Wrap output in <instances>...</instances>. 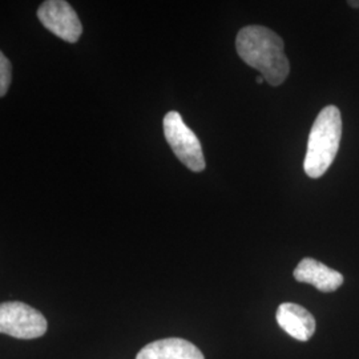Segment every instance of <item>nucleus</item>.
<instances>
[{"mask_svg": "<svg viewBox=\"0 0 359 359\" xmlns=\"http://www.w3.org/2000/svg\"><path fill=\"white\" fill-rule=\"evenodd\" d=\"M236 48L245 63L261 72L270 86H281L290 72L283 39L269 28L248 26L240 29Z\"/></svg>", "mask_w": 359, "mask_h": 359, "instance_id": "f257e3e1", "label": "nucleus"}, {"mask_svg": "<svg viewBox=\"0 0 359 359\" xmlns=\"http://www.w3.org/2000/svg\"><path fill=\"white\" fill-rule=\"evenodd\" d=\"M342 137V117L337 107L327 105L317 116L310 135L304 169L309 177L320 179L333 164Z\"/></svg>", "mask_w": 359, "mask_h": 359, "instance_id": "f03ea898", "label": "nucleus"}, {"mask_svg": "<svg viewBox=\"0 0 359 359\" xmlns=\"http://www.w3.org/2000/svg\"><path fill=\"white\" fill-rule=\"evenodd\" d=\"M164 136L180 161L193 172L205 169V158L200 140L179 112L170 111L164 117Z\"/></svg>", "mask_w": 359, "mask_h": 359, "instance_id": "7ed1b4c3", "label": "nucleus"}, {"mask_svg": "<svg viewBox=\"0 0 359 359\" xmlns=\"http://www.w3.org/2000/svg\"><path fill=\"white\" fill-rule=\"evenodd\" d=\"M47 332V320L23 302L0 304V334L19 339H35Z\"/></svg>", "mask_w": 359, "mask_h": 359, "instance_id": "20e7f679", "label": "nucleus"}, {"mask_svg": "<svg viewBox=\"0 0 359 359\" xmlns=\"http://www.w3.org/2000/svg\"><path fill=\"white\" fill-rule=\"evenodd\" d=\"M39 20L57 38L76 43L81 36L83 26L75 10L63 0L44 1L38 10Z\"/></svg>", "mask_w": 359, "mask_h": 359, "instance_id": "39448f33", "label": "nucleus"}, {"mask_svg": "<svg viewBox=\"0 0 359 359\" xmlns=\"http://www.w3.org/2000/svg\"><path fill=\"white\" fill-rule=\"evenodd\" d=\"M298 283H310L323 293H332L344 283V276L314 258H304L294 270Z\"/></svg>", "mask_w": 359, "mask_h": 359, "instance_id": "423d86ee", "label": "nucleus"}, {"mask_svg": "<svg viewBox=\"0 0 359 359\" xmlns=\"http://www.w3.org/2000/svg\"><path fill=\"white\" fill-rule=\"evenodd\" d=\"M276 318L283 332L298 341L306 342L316 332L314 317L301 305L285 302L277 310Z\"/></svg>", "mask_w": 359, "mask_h": 359, "instance_id": "0eeeda50", "label": "nucleus"}, {"mask_svg": "<svg viewBox=\"0 0 359 359\" xmlns=\"http://www.w3.org/2000/svg\"><path fill=\"white\" fill-rule=\"evenodd\" d=\"M136 359H205V357L189 341L165 338L142 347Z\"/></svg>", "mask_w": 359, "mask_h": 359, "instance_id": "6e6552de", "label": "nucleus"}, {"mask_svg": "<svg viewBox=\"0 0 359 359\" xmlns=\"http://www.w3.org/2000/svg\"><path fill=\"white\" fill-rule=\"evenodd\" d=\"M11 84V63L0 51V97H3Z\"/></svg>", "mask_w": 359, "mask_h": 359, "instance_id": "1a4fd4ad", "label": "nucleus"}, {"mask_svg": "<svg viewBox=\"0 0 359 359\" xmlns=\"http://www.w3.org/2000/svg\"><path fill=\"white\" fill-rule=\"evenodd\" d=\"M348 4H350L351 7H359V1H348Z\"/></svg>", "mask_w": 359, "mask_h": 359, "instance_id": "9d476101", "label": "nucleus"}, {"mask_svg": "<svg viewBox=\"0 0 359 359\" xmlns=\"http://www.w3.org/2000/svg\"><path fill=\"white\" fill-rule=\"evenodd\" d=\"M264 80H265V79L262 76L257 77V83H258V84H262Z\"/></svg>", "mask_w": 359, "mask_h": 359, "instance_id": "9b49d317", "label": "nucleus"}]
</instances>
